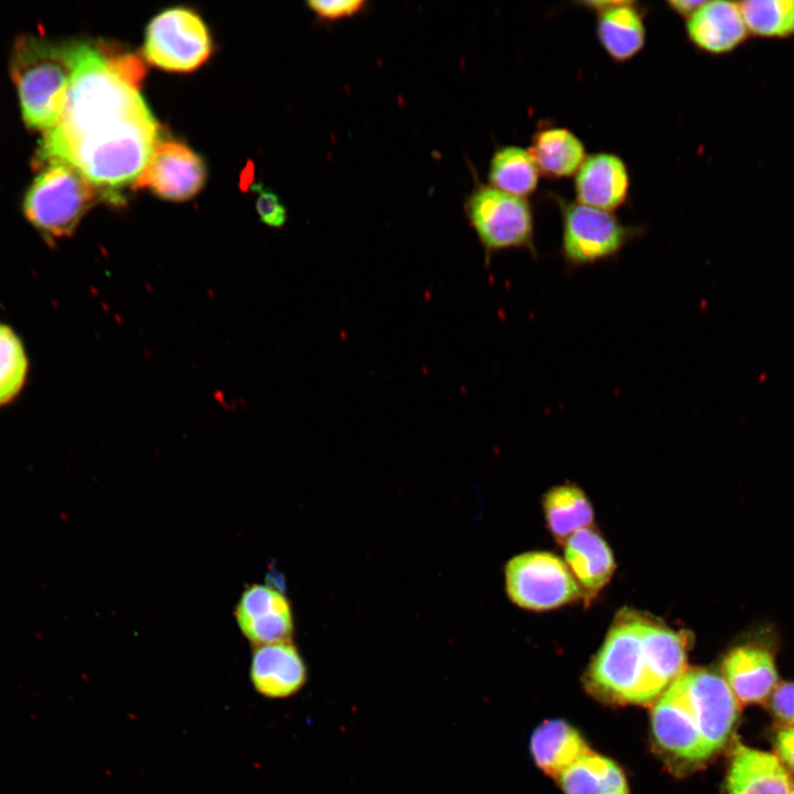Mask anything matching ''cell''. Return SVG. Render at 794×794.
<instances>
[{
    "instance_id": "obj_1",
    "label": "cell",
    "mask_w": 794,
    "mask_h": 794,
    "mask_svg": "<svg viewBox=\"0 0 794 794\" xmlns=\"http://www.w3.org/2000/svg\"><path fill=\"white\" fill-rule=\"evenodd\" d=\"M71 83L58 124L43 135L35 162L63 160L99 194L133 184L159 143V126L139 93L107 56L88 43L66 44Z\"/></svg>"
},
{
    "instance_id": "obj_2",
    "label": "cell",
    "mask_w": 794,
    "mask_h": 794,
    "mask_svg": "<svg viewBox=\"0 0 794 794\" xmlns=\"http://www.w3.org/2000/svg\"><path fill=\"white\" fill-rule=\"evenodd\" d=\"M688 644V632L623 609L592 659L589 686L618 702L654 701L686 670Z\"/></svg>"
},
{
    "instance_id": "obj_3",
    "label": "cell",
    "mask_w": 794,
    "mask_h": 794,
    "mask_svg": "<svg viewBox=\"0 0 794 794\" xmlns=\"http://www.w3.org/2000/svg\"><path fill=\"white\" fill-rule=\"evenodd\" d=\"M738 700L722 676L686 669L657 699L652 712L655 741L675 759L698 763L728 741Z\"/></svg>"
},
{
    "instance_id": "obj_4",
    "label": "cell",
    "mask_w": 794,
    "mask_h": 794,
    "mask_svg": "<svg viewBox=\"0 0 794 794\" xmlns=\"http://www.w3.org/2000/svg\"><path fill=\"white\" fill-rule=\"evenodd\" d=\"M10 74L15 84L25 125L43 135L60 121L71 83L66 45L43 36H19L10 54Z\"/></svg>"
},
{
    "instance_id": "obj_5",
    "label": "cell",
    "mask_w": 794,
    "mask_h": 794,
    "mask_svg": "<svg viewBox=\"0 0 794 794\" xmlns=\"http://www.w3.org/2000/svg\"><path fill=\"white\" fill-rule=\"evenodd\" d=\"M35 164L37 173L23 198V213L47 240L68 237L99 193L63 160L46 159Z\"/></svg>"
},
{
    "instance_id": "obj_6",
    "label": "cell",
    "mask_w": 794,
    "mask_h": 794,
    "mask_svg": "<svg viewBox=\"0 0 794 794\" xmlns=\"http://www.w3.org/2000/svg\"><path fill=\"white\" fill-rule=\"evenodd\" d=\"M464 212L484 251L485 265L509 249H524L537 256L534 243V214L527 198L480 184L468 196Z\"/></svg>"
},
{
    "instance_id": "obj_7",
    "label": "cell",
    "mask_w": 794,
    "mask_h": 794,
    "mask_svg": "<svg viewBox=\"0 0 794 794\" xmlns=\"http://www.w3.org/2000/svg\"><path fill=\"white\" fill-rule=\"evenodd\" d=\"M562 217L560 253L570 269L615 257L640 229L607 212L558 198Z\"/></svg>"
},
{
    "instance_id": "obj_8",
    "label": "cell",
    "mask_w": 794,
    "mask_h": 794,
    "mask_svg": "<svg viewBox=\"0 0 794 794\" xmlns=\"http://www.w3.org/2000/svg\"><path fill=\"white\" fill-rule=\"evenodd\" d=\"M504 573L506 592L522 609L547 611L583 598L566 562L551 552L517 555L506 564Z\"/></svg>"
},
{
    "instance_id": "obj_9",
    "label": "cell",
    "mask_w": 794,
    "mask_h": 794,
    "mask_svg": "<svg viewBox=\"0 0 794 794\" xmlns=\"http://www.w3.org/2000/svg\"><path fill=\"white\" fill-rule=\"evenodd\" d=\"M211 52L208 30L191 10H165L158 14L147 29L144 57L150 64L162 69H196L210 57Z\"/></svg>"
},
{
    "instance_id": "obj_10",
    "label": "cell",
    "mask_w": 794,
    "mask_h": 794,
    "mask_svg": "<svg viewBox=\"0 0 794 794\" xmlns=\"http://www.w3.org/2000/svg\"><path fill=\"white\" fill-rule=\"evenodd\" d=\"M205 176V167L196 153L183 143L164 141L157 144L132 185L167 200L184 201L202 189Z\"/></svg>"
},
{
    "instance_id": "obj_11",
    "label": "cell",
    "mask_w": 794,
    "mask_h": 794,
    "mask_svg": "<svg viewBox=\"0 0 794 794\" xmlns=\"http://www.w3.org/2000/svg\"><path fill=\"white\" fill-rule=\"evenodd\" d=\"M242 634L254 646L290 642L294 631L291 604L286 596L267 584H249L234 610Z\"/></svg>"
},
{
    "instance_id": "obj_12",
    "label": "cell",
    "mask_w": 794,
    "mask_h": 794,
    "mask_svg": "<svg viewBox=\"0 0 794 794\" xmlns=\"http://www.w3.org/2000/svg\"><path fill=\"white\" fill-rule=\"evenodd\" d=\"M249 677L255 690L271 699L297 694L307 682V666L290 642L254 646Z\"/></svg>"
},
{
    "instance_id": "obj_13",
    "label": "cell",
    "mask_w": 794,
    "mask_h": 794,
    "mask_svg": "<svg viewBox=\"0 0 794 794\" xmlns=\"http://www.w3.org/2000/svg\"><path fill=\"white\" fill-rule=\"evenodd\" d=\"M629 189V169L611 152L587 154L575 175L576 202L597 210L613 212L624 204Z\"/></svg>"
},
{
    "instance_id": "obj_14",
    "label": "cell",
    "mask_w": 794,
    "mask_h": 794,
    "mask_svg": "<svg viewBox=\"0 0 794 794\" xmlns=\"http://www.w3.org/2000/svg\"><path fill=\"white\" fill-rule=\"evenodd\" d=\"M685 28L690 43L712 55L734 51L749 36L739 3L726 0L705 1Z\"/></svg>"
},
{
    "instance_id": "obj_15",
    "label": "cell",
    "mask_w": 794,
    "mask_h": 794,
    "mask_svg": "<svg viewBox=\"0 0 794 794\" xmlns=\"http://www.w3.org/2000/svg\"><path fill=\"white\" fill-rule=\"evenodd\" d=\"M597 13L596 32L608 55L622 63L634 57L645 44L641 9L632 1L583 2Z\"/></svg>"
},
{
    "instance_id": "obj_16",
    "label": "cell",
    "mask_w": 794,
    "mask_h": 794,
    "mask_svg": "<svg viewBox=\"0 0 794 794\" xmlns=\"http://www.w3.org/2000/svg\"><path fill=\"white\" fill-rule=\"evenodd\" d=\"M722 674L738 702L743 705L764 701L777 683L772 654L753 644L733 647L723 658Z\"/></svg>"
},
{
    "instance_id": "obj_17",
    "label": "cell",
    "mask_w": 794,
    "mask_h": 794,
    "mask_svg": "<svg viewBox=\"0 0 794 794\" xmlns=\"http://www.w3.org/2000/svg\"><path fill=\"white\" fill-rule=\"evenodd\" d=\"M791 785L776 755L742 744L734 748L726 780L728 794H790Z\"/></svg>"
},
{
    "instance_id": "obj_18",
    "label": "cell",
    "mask_w": 794,
    "mask_h": 794,
    "mask_svg": "<svg viewBox=\"0 0 794 794\" xmlns=\"http://www.w3.org/2000/svg\"><path fill=\"white\" fill-rule=\"evenodd\" d=\"M566 565L583 599L591 600L611 580L615 561L611 548L593 527L572 534L564 544Z\"/></svg>"
},
{
    "instance_id": "obj_19",
    "label": "cell",
    "mask_w": 794,
    "mask_h": 794,
    "mask_svg": "<svg viewBox=\"0 0 794 794\" xmlns=\"http://www.w3.org/2000/svg\"><path fill=\"white\" fill-rule=\"evenodd\" d=\"M528 151L540 174L550 179L576 175L587 157L583 142L566 127L538 130Z\"/></svg>"
},
{
    "instance_id": "obj_20",
    "label": "cell",
    "mask_w": 794,
    "mask_h": 794,
    "mask_svg": "<svg viewBox=\"0 0 794 794\" xmlns=\"http://www.w3.org/2000/svg\"><path fill=\"white\" fill-rule=\"evenodd\" d=\"M530 750L537 765L556 777L590 751L579 732L562 720H548L537 727Z\"/></svg>"
},
{
    "instance_id": "obj_21",
    "label": "cell",
    "mask_w": 794,
    "mask_h": 794,
    "mask_svg": "<svg viewBox=\"0 0 794 794\" xmlns=\"http://www.w3.org/2000/svg\"><path fill=\"white\" fill-rule=\"evenodd\" d=\"M565 794H629L622 770L610 759L589 751L557 777Z\"/></svg>"
},
{
    "instance_id": "obj_22",
    "label": "cell",
    "mask_w": 794,
    "mask_h": 794,
    "mask_svg": "<svg viewBox=\"0 0 794 794\" xmlns=\"http://www.w3.org/2000/svg\"><path fill=\"white\" fill-rule=\"evenodd\" d=\"M544 514L549 532L559 544L576 532L590 527L593 509L581 489L565 484L547 492L543 501Z\"/></svg>"
},
{
    "instance_id": "obj_23",
    "label": "cell",
    "mask_w": 794,
    "mask_h": 794,
    "mask_svg": "<svg viewBox=\"0 0 794 794\" xmlns=\"http://www.w3.org/2000/svg\"><path fill=\"white\" fill-rule=\"evenodd\" d=\"M539 175L528 150L518 146H504L491 158L487 178L491 186L526 198L537 189Z\"/></svg>"
},
{
    "instance_id": "obj_24",
    "label": "cell",
    "mask_w": 794,
    "mask_h": 794,
    "mask_svg": "<svg viewBox=\"0 0 794 794\" xmlns=\"http://www.w3.org/2000/svg\"><path fill=\"white\" fill-rule=\"evenodd\" d=\"M749 35L768 39L794 36V0L738 2Z\"/></svg>"
},
{
    "instance_id": "obj_25",
    "label": "cell",
    "mask_w": 794,
    "mask_h": 794,
    "mask_svg": "<svg viewBox=\"0 0 794 794\" xmlns=\"http://www.w3.org/2000/svg\"><path fill=\"white\" fill-rule=\"evenodd\" d=\"M29 371L28 356L17 333L0 322V407L14 400L23 389Z\"/></svg>"
},
{
    "instance_id": "obj_26",
    "label": "cell",
    "mask_w": 794,
    "mask_h": 794,
    "mask_svg": "<svg viewBox=\"0 0 794 794\" xmlns=\"http://www.w3.org/2000/svg\"><path fill=\"white\" fill-rule=\"evenodd\" d=\"M308 7L319 19L332 21L352 17L366 6L364 0H311Z\"/></svg>"
},
{
    "instance_id": "obj_27",
    "label": "cell",
    "mask_w": 794,
    "mask_h": 794,
    "mask_svg": "<svg viewBox=\"0 0 794 794\" xmlns=\"http://www.w3.org/2000/svg\"><path fill=\"white\" fill-rule=\"evenodd\" d=\"M772 715L787 727H794V682L776 685L770 695Z\"/></svg>"
},
{
    "instance_id": "obj_28",
    "label": "cell",
    "mask_w": 794,
    "mask_h": 794,
    "mask_svg": "<svg viewBox=\"0 0 794 794\" xmlns=\"http://www.w3.org/2000/svg\"><path fill=\"white\" fill-rule=\"evenodd\" d=\"M256 210L260 219L270 227L280 228L287 221V211L279 197L267 189H259Z\"/></svg>"
},
{
    "instance_id": "obj_29",
    "label": "cell",
    "mask_w": 794,
    "mask_h": 794,
    "mask_svg": "<svg viewBox=\"0 0 794 794\" xmlns=\"http://www.w3.org/2000/svg\"><path fill=\"white\" fill-rule=\"evenodd\" d=\"M780 761L794 772V727H785L775 738Z\"/></svg>"
},
{
    "instance_id": "obj_30",
    "label": "cell",
    "mask_w": 794,
    "mask_h": 794,
    "mask_svg": "<svg viewBox=\"0 0 794 794\" xmlns=\"http://www.w3.org/2000/svg\"><path fill=\"white\" fill-rule=\"evenodd\" d=\"M704 2L705 1L697 0H673L667 1V6L676 14L687 20L704 4Z\"/></svg>"
},
{
    "instance_id": "obj_31",
    "label": "cell",
    "mask_w": 794,
    "mask_h": 794,
    "mask_svg": "<svg viewBox=\"0 0 794 794\" xmlns=\"http://www.w3.org/2000/svg\"><path fill=\"white\" fill-rule=\"evenodd\" d=\"M790 794H794V788H793V790L791 791V793H790Z\"/></svg>"
}]
</instances>
